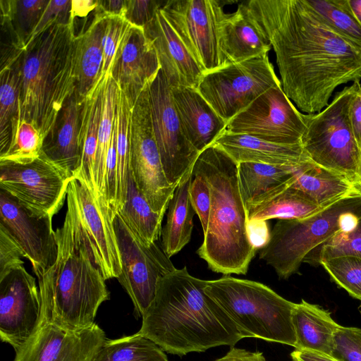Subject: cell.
Listing matches in <instances>:
<instances>
[{
	"label": "cell",
	"instance_id": "1",
	"mask_svg": "<svg viewBox=\"0 0 361 361\" xmlns=\"http://www.w3.org/2000/svg\"><path fill=\"white\" fill-rule=\"evenodd\" d=\"M246 2L274 48L283 90L302 111L320 112L337 87L360 82L361 49L305 0Z\"/></svg>",
	"mask_w": 361,
	"mask_h": 361
},
{
	"label": "cell",
	"instance_id": "2",
	"mask_svg": "<svg viewBox=\"0 0 361 361\" xmlns=\"http://www.w3.org/2000/svg\"><path fill=\"white\" fill-rule=\"evenodd\" d=\"M207 282L192 276L186 267L162 277L137 332L165 353L180 357L216 346L233 347L243 338L206 294Z\"/></svg>",
	"mask_w": 361,
	"mask_h": 361
},
{
	"label": "cell",
	"instance_id": "3",
	"mask_svg": "<svg viewBox=\"0 0 361 361\" xmlns=\"http://www.w3.org/2000/svg\"><path fill=\"white\" fill-rule=\"evenodd\" d=\"M238 166L214 143L200 153L192 168L207 180L212 195L207 230L197 253L209 269L224 275H245L257 251L247 234Z\"/></svg>",
	"mask_w": 361,
	"mask_h": 361
},
{
	"label": "cell",
	"instance_id": "4",
	"mask_svg": "<svg viewBox=\"0 0 361 361\" xmlns=\"http://www.w3.org/2000/svg\"><path fill=\"white\" fill-rule=\"evenodd\" d=\"M76 35L70 23H56L24 49L18 117L32 123L44 140L60 111L76 90Z\"/></svg>",
	"mask_w": 361,
	"mask_h": 361
},
{
	"label": "cell",
	"instance_id": "5",
	"mask_svg": "<svg viewBox=\"0 0 361 361\" xmlns=\"http://www.w3.org/2000/svg\"><path fill=\"white\" fill-rule=\"evenodd\" d=\"M66 198L63 226L55 231L58 254L53 265L49 321L64 329L77 330L94 323L99 306L109 300L110 293L80 231L68 189Z\"/></svg>",
	"mask_w": 361,
	"mask_h": 361
},
{
	"label": "cell",
	"instance_id": "6",
	"mask_svg": "<svg viewBox=\"0 0 361 361\" xmlns=\"http://www.w3.org/2000/svg\"><path fill=\"white\" fill-rule=\"evenodd\" d=\"M204 291L235 324L242 338L296 346L292 322L295 303L255 281L224 275L209 280Z\"/></svg>",
	"mask_w": 361,
	"mask_h": 361
},
{
	"label": "cell",
	"instance_id": "7",
	"mask_svg": "<svg viewBox=\"0 0 361 361\" xmlns=\"http://www.w3.org/2000/svg\"><path fill=\"white\" fill-rule=\"evenodd\" d=\"M361 215V196L342 199L312 216L279 219L271 231L259 258L287 279L299 269L307 255L340 231H348Z\"/></svg>",
	"mask_w": 361,
	"mask_h": 361
},
{
	"label": "cell",
	"instance_id": "8",
	"mask_svg": "<svg viewBox=\"0 0 361 361\" xmlns=\"http://www.w3.org/2000/svg\"><path fill=\"white\" fill-rule=\"evenodd\" d=\"M355 89L353 82L336 93L322 111L308 114L301 144L314 164L345 176L361 188V150L349 116Z\"/></svg>",
	"mask_w": 361,
	"mask_h": 361
},
{
	"label": "cell",
	"instance_id": "9",
	"mask_svg": "<svg viewBox=\"0 0 361 361\" xmlns=\"http://www.w3.org/2000/svg\"><path fill=\"white\" fill-rule=\"evenodd\" d=\"M280 83L265 54L207 72L196 89L228 123L262 94Z\"/></svg>",
	"mask_w": 361,
	"mask_h": 361
},
{
	"label": "cell",
	"instance_id": "10",
	"mask_svg": "<svg viewBox=\"0 0 361 361\" xmlns=\"http://www.w3.org/2000/svg\"><path fill=\"white\" fill-rule=\"evenodd\" d=\"M149 84L132 107L130 121V171L152 209L164 215L176 187L165 175L152 120Z\"/></svg>",
	"mask_w": 361,
	"mask_h": 361
},
{
	"label": "cell",
	"instance_id": "11",
	"mask_svg": "<svg viewBox=\"0 0 361 361\" xmlns=\"http://www.w3.org/2000/svg\"><path fill=\"white\" fill-rule=\"evenodd\" d=\"M114 226L122 266L117 280L130 298L136 317H142L154 298L159 280L176 268L157 242L146 245L117 212Z\"/></svg>",
	"mask_w": 361,
	"mask_h": 361
},
{
	"label": "cell",
	"instance_id": "12",
	"mask_svg": "<svg viewBox=\"0 0 361 361\" xmlns=\"http://www.w3.org/2000/svg\"><path fill=\"white\" fill-rule=\"evenodd\" d=\"M215 0H169L161 12L207 73L224 66L219 25L225 13Z\"/></svg>",
	"mask_w": 361,
	"mask_h": 361
},
{
	"label": "cell",
	"instance_id": "13",
	"mask_svg": "<svg viewBox=\"0 0 361 361\" xmlns=\"http://www.w3.org/2000/svg\"><path fill=\"white\" fill-rule=\"evenodd\" d=\"M308 114L300 113L283 90L273 86L228 123L226 131L250 135L274 143H301Z\"/></svg>",
	"mask_w": 361,
	"mask_h": 361
},
{
	"label": "cell",
	"instance_id": "14",
	"mask_svg": "<svg viewBox=\"0 0 361 361\" xmlns=\"http://www.w3.org/2000/svg\"><path fill=\"white\" fill-rule=\"evenodd\" d=\"M154 133L169 183L177 187L192 167L200 152L188 139L176 110L171 87L159 70L149 84Z\"/></svg>",
	"mask_w": 361,
	"mask_h": 361
},
{
	"label": "cell",
	"instance_id": "15",
	"mask_svg": "<svg viewBox=\"0 0 361 361\" xmlns=\"http://www.w3.org/2000/svg\"><path fill=\"white\" fill-rule=\"evenodd\" d=\"M70 181L42 155L26 164L0 162V189L40 214L53 216L61 209Z\"/></svg>",
	"mask_w": 361,
	"mask_h": 361
},
{
	"label": "cell",
	"instance_id": "16",
	"mask_svg": "<svg viewBox=\"0 0 361 361\" xmlns=\"http://www.w3.org/2000/svg\"><path fill=\"white\" fill-rule=\"evenodd\" d=\"M42 302L36 279L23 265L0 278V338L15 352L39 327Z\"/></svg>",
	"mask_w": 361,
	"mask_h": 361
},
{
	"label": "cell",
	"instance_id": "17",
	"mask_svg": "<svg viewBox=\"0 0 361 361\" xmlns=\"http://www.w3.org/2000/svg\"><path fill=\"white\" fill-rule=\"evenodd\" d=\"M80 231L92 258L105 280L118 278L122 271L121 259L114 226L115 214L85 185L70 181Z\"/></svg>",
	"mask_w": 361,
	"mask_h": 361
},
{
	"label": "cell",
	"instance_id": "18",
	"mask_svg": "<svg viewBox=\"0 0 361 361\" xmlns=\"http://www.w3.org/2000/svg\"><path fill=\"white\" fill-rule=\"evenodd\" d=\"M106 339L95 322L70 330L42 321L32 336L16 352L13 361H92Z\"/></svg>",
	"mask_w": 361,
	"mask_h": 361
},
{
	"label": "cell",
	"instance_id": "19",
	"mask_svg": "<svg viewBox=\"0 0 361 361\" xmlns=\"http://www.w3.org/2000/svg\"><path fill=\"white\" fill-rule=\"evenodd\" d=\"M52 216L25 207L0 189V225L12 235L33 269H47L56 262L58 246Z\"/></svg>",
	"mask_w": 361,
	"mask_h": 361
},
{
	"label": "cell",
	"instance_id": "20",
	"mask_svg": "<svg viewBox=\"0 0 361 361\" xmlns=\"http://www.w3.org/2000/svg\"><path fill=\"white\" fill-rule=\"evenodd\" d=\"M160 69L157 51L144 28L131 25L122 39L109 73L132 106Z\"/></svg>",
	"mask_w": 361,
	"mask_h": 361
},
{
	"label": "cell",
	"instance_id": "21",
	"mask_svg": "<svg viewBox=\"0 0 361 361\" xmlns=\"http://www.w3.org/2000/svg\"><path fill=\"white\" fill-rule=\"evenodd\" d=\"M143 28L155 48L161 71L170 87L197 88L205 72L166 20L161 9Z\"/></svg>",
	"mask_w": 361,
	"mask_h": 361
},
{
	"label": "cell",
	"instance_id": "22",
	"mask_svg": "<svg viewBox=\"0 0 361 361\" xmlns=\"http://www.w3.org/2000/svg\"><path fill=\"white\" fill-rule=\"evenodd\" d=\"M219 45L224 66L267 54L271 48L246 1L235 12L225 13L219 25Z\"/></svg>",
	"mask_w": 361,
	"mask_h": 361
},
{
	"label": "cell",
	"instance_id": "23",
	"mask_svg": "<svg viewBox=\"0 0 361 361\" xmlns=\"http://www.w3.org/2000/svg\"><path fill=\"white\" fill-rule=\"evenodd\" d=\"M173 102L184 132L200 153L209 147L225 130L223 119L196 88L171 87Z\"/></svg>",
	"mask_w": 361,
	"mask_h": 361
},
{
	"label": "cell",
	"instance_id": "24",
	"mask_svg": "<svg viewBox=\"0 0 361 361\" xmlns=\"http://www.w3.org/2000/svg\"><path fill=\"white\" fill-rule=\"evenodd\" d=\"M83 103L75 93L63 104L56 123L44 140L41 155L57 166L71 179L80 164V129Z\"/></svg>",
	"mask_w": 361,
	"mask_h": 361
},
{
	"label": "cell",
	"instance_id": "25",
	"mask_svg": "<svg viewBox=\"0 0 361 361\" xmlns=\"http://www.w3.org/2000/svg\"><path fill=\"white\" fill-rule=\"evenodd\" d=\"M214 143L221 147L238 164L255 162L274 166L298 167L312 162L301 143H274L246 135L224 130Z\"/></svg>",
	"mask_w": 361,
	"mask_h": 361
},
{
	"label": "cell",
	"instance_id": "26",
	"mask_svg": "<svg viewBox=\"0 0 361 361\" xmlns=\"http://www.w3.org/2000/svg\"><path fill=\"white\" fill-rule=\"evenodd\" d=\"M107 75L100 77L83 102L80 129V160L73 178L85 185L97 198L94 164Z\"/></svg>",
	"mask_w": 361,
	"mask_h": 361
},
{
	"label": "cell",
	"instance_id": "27",
	"mask_svg": "<svg viewBox=\"0 0 361 361\" xmlns=\"http://www.w3.org/2000/svg\"><path fill=\"white\" fill-rule=\"evenodd\" d=\"M107 16L96 8L88 27L76 35V90L79 102L83 103L88 92L102 75L103 37Z\"/></svg>",
	"mask_w": 361,
	"mask_h": 361
},
{
	"label": "cell",
	"instance_id": "28",
	"mask_svg": "<svg viewBox=\"0 0 361 361\" xmlns=\"http://www.w3.org/2000/svg\"><path fill=\"white\" fill-rule=\"evenodd\" d=\"M292 322L296 338L295 349L332 354L334 334L340 325L330 312L301 300L293 310Z\"/></svg>",
	"mask_w": 361,
	"mask_h": 361
},
{
	"label": "cell",
	"instance_id": "29",
	"mask_svg": "<svg viewBox=\"0 0 361 361\" xmlns=\"http://www.w3.org/2000/svg\"><path fill=\"white\" fill-rule=\"evenodd\" d=\"M23 51L24 49L10 44L2 51L0 71V156L8 148L11 126L18 114Z\"/></svg>",
	"mask_w": 361,
	"mask_h": 361
},
{
	"label": "cell",
	"instance_id": "30",
	"mask_svg": "<svg viewBox=\"0 0 361 361\" xmlns=\"http://www.w3.org/2000/svg\"><path fill=\"white\" fill-rule=\"evenodd\" d=\"M293 186L322 206L331 205L344 198L361 196V188L348 178L313 162L297 171Z\"/></svg>",
	"mask_w": 361,
	"mask_h": 361
},
{
	"label": "cell",
	"instance_id": "31",
	"mask_svg": "<svg viewBox=\"0 0 361 361\" xmlns=\"http://www.w3.org/2000/svg\"><path fill=\"white\" fill-rule=\"evenodd\" d=\"M192 168L182 177L168 204L161 236V248L169 257L179 252L191 239L195 214L189 194Z\"/></svg>",
	"mask_w": 361,
	"mask_h": 361
},
{
	"label": "cell",
	"instance_id": "32",
	"mask_svg": "<svg viewBox=\"0 0 361 361\" xmlns=\"http://www.w3.org/2000/svg\"><path fill=\"white\" fill-rule=\"evenodd\" d=\"M302 166H274L255 162L238 164L240 190L246 209L293 183L297 171Z\"/></svg>",
	"mask_w": 361,
	"mask_h": 361
},
{
	"label": "cell",
	"instance_id": "33",
	"mask_svg": "<svg viewBox=\"0 0 361 361\" xmlns=\"http://www.w3.org/2000/svg\"><path fill=\"white\" fill-rule=\"evenodd\" d=\"M328 207L318 204L291 184L251 205L247 210V221L303 219Z\"/></svg>",
	"mask_w": 361,
	"mask_h": 361
},
{
	"label": "cell",
	"instance_id": "34",
	"mask_svg": "<svg viewBox=\"0 0 361 361\" xmlns=\"http://www.w3.org/2000/svg\"><path fill=\"white\" fill-rule=\"evenodd\" d=\"M117 213L146 245L156 243L161 233L164 215L155 212L129 174L125 202Z\"/></svg>",
	"mask_w": 361,
	"mask_h": 361
},
{
	"label": "cell",
	"instance_id": "35",
	"mask_svg": "<svg viewBox=\"0 0 361 361\" xmlns=\"http://www.w3.org/2000/svg\"><path fill=\"white\" fill-rule=\"evenodd\" d=\"M46 0H1V23L10 32L11 44L25 49L48 4Z\"/></svg>",
	"mask_w": 361,
	"mask_h": 361
},
{
	"label": "cell",
	"instance_id": "36",
	"mask_svg": "<svg viewBox=\"0 0 361 361\" xmlns=\"http://www.w3.org/2000/svg\"><path fill=\"white\" fill-rule=\"evenodd\" d=\"M132 107L126 95L118 88L116 108V174L114 213L122 207L126 195L130 174V121Z\"/></svg>",
	"mask_w": 361,
	"mask_h": 361
},
{
	"label": "cell",
	"instance_id": "37",
	"mask_svg": "<svg viewBox=\"0 0 361 361\" xmlns=\"http://www.w3.org/2000/svg\"><path fill=\"white\" fill-rule=\"evenodd\" d=\"M118 85L111 73L107 75L104 89L102 115L99 123L94 164V180L98 199L106 203V161L116 116Z\"/></svg>",
	"mask_w": 361,
	"mask_h": 361
},
{
	"label": "cell",
	"instance_id": "38",
	"mask_svg": "<svg viewBox=\"0 0 361 361\" xmlns=\"http://www.w3.org/2000/svg\"><path fill=\"white\" fill-rule=\"evenodd\" d=\"M92 361H169L166 353L138 332L106 339Z\"/></svg>",
	"mask_w": 361,
	"mask_h": 361
},
{
	"label": "cell",
	"instance_id": "39",
	"mask_svg": "<svg viewBox=\"0 0 361 361\" xmlns=\"http://www.w3.org/2000/svg\"><path fill=\"white\" fill-rule=\"evenodd\" d=\"M308 6L334 30L361 49V25L348 0H305Z\"/></svg>",
	"mask_w": 361,
	"mask_h": 361
},
{
	"label": "cell",
	"instance_id": "40",
	"mask_svg": "<svg viewBox=\"0 0 361 361\" xmlns=\"http://www.w3.org/2000/svg\"><path fill=\"white\" fill-rule=\"evenodd\" d=\"M43 142L41 133L32 123L17 117L11 126L8 148L0 156V162H31L40 157Z\"/></svg>",
	"mask_w": 361,
	"mask_h": 361
},
{
	"label": "cell",
	"instance_id": "41",
	"mask_svg": "<svg viewBox=\"0 0 361 361\" xmlns=\"http://www.w3.org/2000/svg\"><path fill=\"white\" fill-rule=\"evenodd\" d=\"M343 256L361 259V215L350 230L340 231L310 252L304 262H319L322 259Z\"/></svg>",
	"mask_w": 361,
	"mask_h": 361
},
{
	"label": "cell",
	"instance_id": "42",
	"mask_svg": "<svg viewBox=\"0 0 361 361\" xmlns=\"http://www.w3.org/2000/svg\"><path fill=\"white\" fill-rule=\"evenodd\" d=\"M334 281L352 297L361 300V259L343 256L322 259L318 262Z\"/></svg>",
	"mask_w": 361,
	"mask_h": 361
},
{
	"label": "cell",
	"instance_id": "43",
	"mask_svg": "<svg viewBox=\"0 0 361 361\" xmlns=\"http://www.w3.org/2000/svg\"><path fill=\"white\" fill-rule=\"evenodd\" d=\"M130 25L125 18L107 16L103 37V64L101 76H105L110 73L116 52Z\"/></svg>",
	"mask_w": 361,
	"mask_h": 361
},
{
	"label": "cell",
	"instance_id": "44",
	"mask_svg": "<svg viewBox=\"0 0 361 361\" xmlns=\"http://www.w3.org/2000/svg\"><path fill=\"white\" fill-rule=\"evenodd\" d=\"M331 355L341 361H361V328L340 325Z\"/></svg>",
	"mask_w": 361,
	"mask_h": 361
},
{
	"label": "cell",
	"instance_id": "45",
	"mask_svg": "<svg viewBox=\"0 0 361 361\" xmlns=\"http://www.w3.org/2000/svg\"><path fill=\"white\" fill-rule=\"evenodd\" d=\"M189 194L191 205L199 217L204 234L208 227L212 205L211 190L207 180L192 173Z\"/></svg>",
	"mask_w": 361,
	"mask_h": 361
},
{
	"label": "cell",
	"instance_id": "46",
	"mask_svg": "<svg viewBox=\"0 0 361 361\" xmlns=\"http://www.w3.org/2000/svg\"><path fill=\"white\" fill-rule=\"evenodd\" d=\"M72 0H50L27 42L56 23H69Z\"/></svg>",
	"mask_w": 361,
	"mask_h": 361
},
{
	"label": "cell",
	"instance_id": "47",
	"mask_svg": "<svg viewBox=\"0 0 361 361\" xmlns=\"http://www.w3.org/2000/svg\"><path fill=\"white\" fill-rule=\"evenodd\" d=\"M25 257L21 248L8 233L0 225V278L16 267L23 265Z\"/></svg>",
	"mask_w": 361,
	"mask_h": 361
},
{
	"label": "cell",
	"instance_id": "48",
	"mask_svg": "<svg viewBox=\"0 0 361 361\" xmlns=\"http://www.w3.org/2000/svg\"><path fill=\"white\" fill-rule=\"evenodd\" d=\"M166 1L127 0L125 18L132 25L144 27L154 18Z\"/></svg>",
	"mask_w": 361,
	"mask_h": 361
},
{
	"label": "cell",
	"instance_id": "49",
	"mask_svg": "<svg viewBox=\"0 0 361 361\" xmlns=\"http://www.w3.org/2000/svg\"><path fill=\"white\" fill-rule=\"evenodd\" d=\"M247 230L250 241L256 250H261L269 243L271 231L267 221H247Z\"/></svg>",
	"mask_w": 361,
	"mask_h": 361
},
{
	"label": "cell",
	"instance_id": "50",
	"mask_svg": "<svg viewBox=\"0 0 361 361\" xmlns=\"http://www.w3.org/2000/svg\"><path fill=\"white\" fill-rule=\"evenodd\" d=\"M349 109L352 130L359 148L361 150V85L356 82Z\"/></svg>",
	"mask_w": 361,
	"mask_h": 361
},
{
	"label": "cell",
	"instance_id": "51",
	"mask_svg": "<svg viewBox=\"0 0 361 361\" xmlns=\"http://www.w3.org/2000/svg\"><path fill=\"white\" fill-rule=\"evenodd\" d=\"M214 361H267L263 353L252 352L245 349L231 347L223 357Z\"/></svg>",
	"mask_w": 361,
	"mask_h": 361
},
{
	"label": "cell",
	"instance_id": "52",
	"mask_svg": "<svg viewBox=\"0 0 361 361\" xmlns=\"http://www.w3.org/2000/svg\"><path fill=\"white\" fill-rule=\"evenodd\" d=\"M98 5L99 0L72 1L69 23L74 26L76 18L87 17L90 12L96 10Z\"/></svg>",
	"mask_w": 361,
	"mask_h": 361
},
{
	"label": "cell",
	"instance_id": "53",
	"mask_svg": "<svg viewBox=\"0 0 361 361\" xmlns=\"http://www.w3.org/2000/svg\"><path fill=\"white\" fill-rule=\"evenodd\" d=\"M292 361H341L331 355L317 350L295 349L290 353Z\"/></svg>",
	"mask_w": 361,
	"mask_h": 361
},
{
	"label": "cell",
	"instance_id": "54",
	"mask_svg": "<svg viewBox=\"0 0 361 361\" xmlns=\"http://www.w3.org/2000/svg\"><path fill=\"white\" fill-rule=\"evenodd\" d=\"M127 0H99L97 9L107 16H116L125 18Z\"/></svg>",
	"mask_w": 361,
	"mask_h": 361
},
{
	"label": "cell",
	"instance_id": "55",
	"mask_svg": "<svg viewBox=\"0 0 361 361\" xmlns=\"http://www.w3.org/2000/svg\"><path fill=\"white\" fill-rule=\"evenodd\" d=\"M352 13L361 25V0H348Z\"/></svg>",
	"mask_w": 361,
	"mask_h": 361
},
{
	"label": "cell",
	"instance_id": "56",
	"mask_svg": "<svg viewBox=\"0 0 361 361\" xmlns=\"http://www.w3.org/2000/svg\"><path fill=\"white\" fill-rule=\"evenodd\" d=\"M360 176H361V168H360Z\"/></svg>",
	"mask_w": 361,
	"mask_h": 361
}]
</instances>
